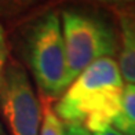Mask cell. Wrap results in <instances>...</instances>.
Here are the masks:
<instances>
[{"mask_svg": "<svg viewBox=\"0 0 135 135\" xmlns=\"http://www.w3.org/2000/svg\"><path fill=\"white\" fill-rule=\"evenodd\" d=\"M124 87L117 61L102 58L73 80L52 109L65 124L81 126L94 134L112 126Z\"/></svg>", "mask_w": 135, "mask_h": 135, "instance_id": "1", "label": "cell"}, {"mask_svg": "<svg viewBox=\"0 0 135 135\" xmlns=\"http://www.w3.org/2000/svg\"><path fill=\"white\" fill-rule=\"evenodd\" d=\"M25 52L40 93L48 99H59L70 85V80L61 18L57 13H46L29 26Z\"/></svg>", "mask_w": 135, "mask_h": 135, "instance_id": "2", "label": "cell"}, {"mask_svg": "<svg viewBox=\"0 0 135 135\" xmlns=\"http://www.w3.org/2000/svg\"><path fill=\"white\" fill-rule=\"evenodd\" d=\"M61 29L70 84L90 65L119 52V33L97 14L66 10L61 17Z\"/></svg>", "mask_w": 135, "mask_h": 135, "instance_id": "3", "label": "cell"}, {"mask_svg": "<svg viewBox=\"0 0 135 135\" xmlns=\"http://www.w3.org/2000/svg\"><path fill=\"white\" fill-rule=\"evenodd\" d=\"M0 112L10 135H40L41 106L18 62H8L0 80Z\"/></svg>", "mask_w": 135, "mask_h": 135, "instance_id": "4", "label": "cell"}, {"mask_svg": "<svg viewBox=\"0 0 135 135\" xmlns=\"http://www.w3.org/2000/svg\"><path fill=\"white\" fill-rule=\"evenodd\" d=\"M119 26V70L128 84L135 85V3L110 6Z\"/></svg>", "mask_w": 135, "mask_h": 135, "instance_id": "5", "label": "cell"}, {"mask_svg": "<svg viewBox=\"0 0 135 135\" xmlns=\"http://www.w3.org/2000/svg\"><path fill=\"white\" fill-rule=\"evenodd\" d=\"M112 127L123 135L135 134V85L126 84L121 97V105L117 116L112 121Z\"/></svg>", "mask_w": 135, "mask_h": 135, "instance_id": "6", "label": "cell"}, {"mask_svg": "<svg viewBox=\"0 0 135 135\" xmlns=\"http://www.w3.org/2000/svg\"><path fill=\"white\" fill-rule=\"evenodd\" d=\"M40 135H64V123L58 119L48 103H46L41 110Z\"/></svg>", "mask_w": 135, "mask_h": 135, "instance_id": "7", "label": "cell"}, {"mask_svg": "<svg viewBox=\"0 0 135 135\" xmlns=\"http://www.w3.org/2000/svg\"><path fill=\"white\" fill-rule=\"evenodd\" d=\"M8 44H7V36L3 25L0 23V80L3 79L6 72V68L8 65Z\"/></svg>", "mask_w": 135, "mask_h": 135, "instance_id": "8", "label": "cell"}, {"mask_svg": "<svg viewBox=\"0 0 135 135\" xmlns=\"http://www.w3.org/2000/svg\"><path fill=\"white\" fill-rule=\"evenodd\" d=\"M64 135H93V134L81 126L65 124L64 123Z\"/></svg>", "mask_w": 135, "mask_h": 135, "instance_id": "9", "label": "cell"}, {"mask_svg": "<svg viewBox=\"0 0 135 135\" xmlns=\"http://www.w3.org/2000/svg\"><path fill=\"white\" fill-rule=\"evenodd\" d=\"M93 135H123V134L119 132V131L116 130V128H113L112 126H108V127H105V128H102V130L94 132Z\"/></svg>", "mask_w": 135, "mask_h": 135, "instance_id": "10", "label": "cell"}, {"mask_svg": "<svg viewBox=\"0 0 135 135\" xmlns=\"http://www.w3.org/2000/svg\"><path fill=\"white\" fill-rule=\"evenodd\" d=\"M0 135H8V134H7V131H6V128L3 127L2 121H0Z\"/></svg>", "mask_w": 135, "mask_h": 135, "instance_id": "11", "label": "cell"}, {"mask_svg": "<svg viewBox=\"0 0 135 135\" xmlns=\"http://www.w3.org/2000/svg\"><path fill=\"white\" fill-rule=\"evenodd\" d=\"M134 135H135V134H134Z\"/></svg>", "mask_w": 135, "mask_h": 135, "instance_id": "12", "label": "cell"}]
</instances>
